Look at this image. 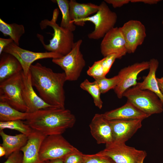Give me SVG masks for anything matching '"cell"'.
<instances>
[{
	"mask_svg": "<svg viewBox=\"0 0 163 163\" xmlns=\"http://www.w3.org/2000/svg\"><path fill=\"white\" fill-rule=\"evenodd\" d=\"M29 71L32 85L41 98L51 106L65 108V73L55 72L38 62L32 65Z\"/></svg>",
	"mask_w": 163,
	"mask_h": 163,
	"instance_id": "6da1fadb",
	"label": "cell"
},
{
	"mask_svg": "<svg viewBox=\"0 0 163 163\" xmlns=\"http://www.w3.org/2000/svg\"><path fill=\"white\" fill-rule=\"evenodd\" d=\"M75 121V115L69 110L52 107L29 113L24 122L33 130L47 136L62 134L72 127Z\"/></svg>",
	"mask_w": 163,
	"mask_h": 163,
	"instance_id": "7a4b0ae2",
	"label": "cell"
},
{
	"mask_svg": "<svg viewBox=\"0 0 163 163\" xmlns=\"http://www.w3.org/2000/svg\"><path fill=\"white\" fill-rule=\"evenodd\" d=\"M59 14V9L56 8L53 11L51 20L45 19L39 23L42 30L49 26L53 30V37L50 40L49 43H45L42 35L37 34V36L46 50L64 56L68 53L72 49L75 43L74 34L73 32L61 27L56 23Z\"/></svg>",
	"mask_w": 163,
	"mask_h": 163,
	"instance_id": "3957f363",
	"label": "cell"
},
{
	"mask_svg": "<svg viewBox=\"0 0 163 163\" xmlns=\"http://www.w3.org/2000/svg\"><path fill=\"white\" fill-rule=\"evenodd\" d=\"M123 97L142 112L150 115L163 111V105L158 96L148 90L139 89L135 86L127 90Z\"/></svg>",
	"mask_w": 163,
	"mask_h": 163,
	"instance_id": "277c9868",
	"label": "cell"
},
{
	"mask_svg": "<svg viewBox=\"0 0 163 163\" xmlns=\"http://www.w3.org/2000/svg\"><path fill=\"white\" fill-rule=\"evenodd\" d=\"M23 71L0 83V101L26 112L27 107L22 95Z\"/></svg>",
	"mask_w": 163,
	"mask_h": 163,
	"instance_id": "5b68a950",
	"label": "cell"
},
{
	"mask_svg": "<svg viewBox=\"0 0 163 163\" xmlns=\"http://www.w3.org/2000/svg\"><path fill=\"white\" fill-rule=\"evenodd\" d=\"M81 39L75 42L71 50L67 54L52 59V62L64 71L67 81L77 80L80 76L86 62L80 50Z\"/></svg>",
	"mask_w": 163,
	"mask_h": 163,
	"instance_id": "8992f818",
	"label": "cell"
},
{
	"mask_svg": "<svg viewBox=\"0 0 163 163\" xmlns=\"http://www.w3.org/2000/svg\"><path fill=\"white\" fill-rule=\"evenodd\" d=\"M99 6V9L95 14L82 21L85 24L86 21H90L94 25V30L88 35L90 39L98 40L103 37L114 27L117 21V14L110 9L104 1Z\"/></svg>",
	"mask_w": 163,
	"mask_h": 163,
	"instance_id": "52a82bcc",
	"label": "cell"
},
{
	"mask_svg": "<svg viewBox=\"0 0 163 163\" xmlns=\"http://www.w3.org/2000/svg\"><path fill=\"white\" fill-rule=\"evenodd\" d=\"M97 153L110 158L115 163H139L147 156L145 151L115 142L106 144L105 148Z\"/></svg>",
	"mask_w": 163,
	"mask_h": 163,
	"instance_id": "ba28073f",
	"label": "cell"
},
{
	"mask_svg": "<svg viewBox=\"0 0 163 163\" xmlns=\"http://www.w3.org/2000/svg\"><path fill=\"white\" fill-rule=\"evenodd\" d=\"M75 149L62 134L47 136L41 144L40 159L42 161L46 162L56 158H63Z\"/></svg>",
	"mask_w": 163,
	"mask_h": 163,
	"instance_id": "9c48e42d",
	"label": "cell"
},
{
	"mask_svg": "<svg viewBox=\"0 0 163 163\" xmlns=\"http://www.w3.org/2000/svg\"><path fill=\"white\" fill-rule=\"evenodd\" d=\"M3 52L11 54L18 60L26 76L28 74L32 63L36 60L45 58H57L62 56L52 52H38L29 51L21 48L14 42L5 47Z\"/></svg>",
	"mask_w": 163,
	"mask_h": 163,
	"instance_id": "30bf717a",
	"label": "cell"
},
{
	"mask_svg": "<svg viewBox=\"0 0 163 163\" xmlns=\"http://www.w3.org/2000/svg\"><path fill=\"white\" fill-rule=\"evenodd\" d=\"M149 68V61H143L136 63L121 69L118 74L120 78V82L113 89L118 98H121L127 90L132 86H136L139 74Z\"/></svg>",
	"mask_w": 163,
	"mask_h": 163,
	"instance_id": "8fae6325",
	"label": "cell"
},
{
	"mask_svg": "<svg viewBox=\"0 0 163 163\" xmlns=\"http://www.w3.org/2000/svg\"><path fill=\"white\" fill-rule=\"evenodd\" d=\"M119 28L126 42L127 53H134L146 37L145 26L140 21L130 20Z\"/></svg>",
	"mask_w": 163,
	"mask_h": 163,
	"instance_id": "7c38bea8",
	"label": "cell"
},
{
	"mask_svg": "<svg viewBox=\"0 0 163 163\" xmlns=\"http://www.w3.org/2000/svg\"><path fill=\"white\" fill-rule=\"evenodd\" d=\"M100 50L104 57L113 53L122 56L127 53L126 41L119 27H113L103 37L100 44Z\"/></svg>",
	"mask_w": 163,
	"mask_h": 163,
	"instance_id": "4fadbf2b",
	"label": "cell"
},
{
	"mask_svg": "<svg viewBox=\"0 0 163 163\" xmlns=\"http://www.w3.org/2000/svg\"><path fill=\"white\" fill-rule=\"evenodd\" d=\"M142 120H109L112 127L113 142L125 143L141 128Z\"/></svg>",
	"mask_w": 163,
	"mask_h": 163,
	"instance_id": "5bb4252c",
	"label": "cell"
},
{
	"mask_svg": "<svg viewBox=\"0 0 163 163\" xmlns=\"http://www.w3.org/2000/svg\"><path fill=\"white\" fill-rule=\"evenodd\" d=\"M23 97L27 107L26 113H32L40 110L55 107L45 102L37 94L34 90L30 71L27 76L22 72Z\"/></svg>",
	"mask_w": 163,
	"mask_h": 163,
	"instance_id": "9a60e30c",
	"label": "cell"
},
{
	"mask_svg": "<svg viewBox=\"0 0 163 163\" xmlns=\"http://www.w3.org/2000/svg\"><path fill=\"white\" fill-rule=\"evenodd\" d=\"M89 127L91 134L98 144H107L113 142L110 121L105 117L104 114H95Z\"/></svg>",
	"mask_w": 163,
	"mask_h": 163,
	"instance_id": "2e32d148",
	"label": "cell"
},
{
	"mask_svg": "<svg viewBox=\"0 0 163 163\" xmlns=\"http://www.w3.org/2000/svg\"><path fill=\"white\" fill-rule=\"evenodd\" d=\"M46 136L34 130L28 136L26 144L20 149L23 152L22 163H46L42 161L39 152L41 143Z\"/></svg>",
	"mask_w": 163,
	"mask_h": 163,
	"instance_id": "e0dca14e",
	"label": "cell"
},
{
	"mask_svg": "<svg viewBox=\"0 0 163 163\" xmlns=\"http://www.w3.org/2000/svg\"><path fill=\"white\" fill-rule=\"evenodd\" d=\"M108 120H143L150 116L139 110L128 101L121 107L103 113Z\"/></svg>",
	"mask_w": 163,
	"mask_h": 163,
	"instance_id": "ac0fdd59",
	"label": "cell"
},
{
	"mask_svg": "<svg viewBox=\"0 0 163 163\" xmlns=\"http://www.w3.org/2000/svg\"><path fill=\"white\" fill-rule=\"evenodd\" d=\"M69 11L72 22L78 26H83L85 24L82 21L96 13L99 9V6L88 3H80L74 0L69 1Z\"/></svg>",
	"mask_w": 163,
	"mask_h": 163,
	"instance_id": "d6986e66",
	"label": "cell"
},
{
	"mask_svg": "<svg viewBox=\"0 0 163 163\" xmlns=\"http://www.w3.org/2000/svg\"><path fill=\"white\" fill-rule=\"evenodd\" d=\"M0 56V83L23 71L21 63L13 56L3 52Z\"/></svg>",
	"mask_w": 163,
	"mask_h": 163,
	"instance_id": "ffe728a7",
	"label": "cell"
},
{
	"mask_svg": "<svg viewBox=\"0 0 163 163\" xmlns=\"http://www.w3.org/2000/svg\"><path fill=\"white\" fill-rule=\"evenodd\" d=\"M149 71L143 81L137 83L136 86L143 90H150L155 94L159 98L163 105V95L159 88L156 77V72L159 65L157 59H152L149 61Z\"/></svg>",
	"mask_w": 163,
	"mask_h": 163,
	"instance_id": "44dd1931",
	"label": "cell"
},
{
	"mask_svg": "<svg viewBox=\"0 0 163 163\" xmlns=\"http://www.w3.org/2000/svg\"><path fill=\"white\" fill-rule=\"evenodd\" d=\"M0 135L2 140V143L0 145L5 150V156L6 158L14 152L20 150L26 144L28 139L27 136L21 133L11 136L6 134L3 130H1Z\"/></svg>",
	"mask_w": 163,
	"mask_h": 163,
	"instance_id": "7402d4cb",
	"label": "cell"
},
{
	"mask_svg": "<svg viewBox=\"0 0 163 163\" xmlns=\"http://www.w3.org/2000/svg\"><path fill=\"white\" fill-rule=\"evenodd\" d=\"M0 31L4 36H9L18 46L20 39L25 32L23 25L15 23L8 24L1 18H0Z\"/></svg>",
	"mask_w": 163,
	"mask_h": 163,
	"instance_id": "603a6c76",
	"label": "cell"
},
{
	"mask_svg": "<svg viewBox=\"0 0 163 163\" xmlns=\"http://www.w3.org/2000/svg\"><path fill=\"white\" fill-rule=\"evenodd\" d=\"M29 114L19 111L5 102L0 101V122L26 120Z\"/></svg>",
	"mask_w": 163,
	"mask_h": 163,
	"instance_id": "cb8c5ba5",
	"label": "cell"
},
{
	"mask_svg": "<svg viewBox=\"0 0 163 163\" xmlns=\"http://www.w3.org/2000/svg\"><path fill=\"white\" fill-rule=\"evenodd\" d=\"M57 4L62 14L60 26L73 32L76 29L75 24L72 22L69 11V1L67 0L54 1Z\"/></svg>",
	"mask_w": 163,
	"mask_h": 163,
	"instance_id": "d4e9b609",
	"label": "cell"
},
{
	"mask_svg": "<svg viewBox=\"0 0 163 163\" xmlns=\"http://www.w3.org/2000/svg\"><path fill=\"white\" fill-rule=\"evenodd\" d=\"M80 86L91 96L95 106L99 109H101L103 102L101 98V91L97 82L95 81L93 82H90L86 79L81 83Z\"/></svg>",
	"mask_w": 163,
	"mask_h": 163,
	"instance_id": "484cf974",
	"label": "cell"
},
{
	"mask_svg": "<svg viewBox=\"0 0 163 163\" xmlns=\"http://www.w3.org/2000/svg\"><path fill=\"white\" fill-rule=\"evenodd\" d=\"M5 129L17 130L28 136L33 129L22 120H16L7 122H0V131Z\"/></svg>",
	"mask_w": 163,
	"mask_h": 163,
	"instance_id": "4316f807",
	"label": "cell"
},
{
	"mask_svg": "<svg viewBox=\"0 0 163 163\" xmlns=\"http://www.w3.org/2000/svg\"><path fill=\"white\" fill-rule=\"evenodd\" d=\"M94 80L99 87L101 94H104L110 89H114L119 83L120 79L117 75L110 78L105 77Z\"/></svg>",
	"mask_w": 163,
	"mask_h": 163,
	"instance_id": "83f0119b",
	"label": "cell"
},
{
	"mask_svg": "<svg viewBox=\"0 0 163 163\" xmlns=\"http://www.w3.org/2000/svg\"><path fill=\"white\" fill-rule=\"evenodd\" d=\"M82 163H115L110 158L97 153L94 154H84Z\"/></svg>",
	"mask_w": 163,
	"mask_h": 163,
	"instance_id": "f1b7e54d",
	"label": "cell"
},
{
	"mask_svg": "<svg viewBox=\"0 0 163 163\" xmlns=\"http://www.w3.org/2000/svg\"><path fill=\"white\" fill-rule=\"evenodd\" d=\"M87 73L94 79L105 77L101 60L95 62L92 66L89 67Z\"/></svg>",
	"mask_w": 163,
	"mask_h": 163,
	"instance_id": "f546056e",
	"label": "cell"
},
{
	"mask_svg": "<svg viewBox=\"0 0 163 163\" xmlns=\"http://www.w3.org/2000/svg\"><path fill=\"white\" fill-rule=\"evenodd\" d=\"M122 56L117 53L109 54L101 59L102 65L105 75L109 72L113 64L117 59H120Z\"/></svg>",
	"mask_w": 163,
	"mask_h": 163,
	"instance_id": "4dcf8cb0",
	"label": "cell"
},
{
	"mask_svg": "<svg viewBox=\"0 0 163 163\" xmlns=\"http://www.w3.org/2000/svg\"><path fill=\"white\" fill-rule=\"evenodd\" d=\"M83 154L77 149L67 154L63 159L64 163H82Z\"/></svg>",
	"mask_w": 163,
	"mask_h": 163,
	"instance_id": "1f68e13d",
	"label": "cell"
},
{
	"mask_svg": "<svg viewBox=\"0 0 163 163\" xmlns=\"http://www.w3.org/2000/svg\"><path fill=\"white\" fill-rule=\"evenodd\" d=\"M23 154L20 150L12 153L3 163H22Z\"/></svg>",
	"mask_w": 163,
	"mask_h": 163,
	"instance_id": "d6a6232c",
	"label": "cell"
},
{
	"mask_svg": "<svg viewBox=\"0 0 163 163\" xmlns=\"http://www.w3.org/2000/svg\"><path fill=\"white\" fill-rule=\"evenodd\" d=\"M107 3L111 4L114 8L120 7L130 2V0H105Z\"/></svg>",
	"mask_w": 163,
	"mask_h": 163,
	"instance_id": "836d02e7",
	"label": "cell"
},
{
	"mask_svg": "<svg viewBox=\"0 0 163 163\" xmlns=\"http://www.w3.org/2000/svg\"><path fill=\"white\" fill-rule=\"evenodd\" d=\"M14 42L11 38L5 39L0 38V55L2 53L3 50L5 47L11 43Z\"/></svg>",
	"mask_w": 163,
	"mask_h": 163,
	"instance_id": "e575fe53",
	"label": "cell"
},
{
	"mask_svg": "<svg viewBox=\"0 0 163 163\" xmlns=\"http://www.w3.org/2000/svg\"><path fill=\"white\" fill-rule=\"evenodd\" d=\"M161 1L160 0H130L132 3L143 2L149 5L156 4Z\"/></svg>",
	"mask_w": 163,
	"mask_h": 163,
	"instance_id": "d590c367",
	"label": "cell"
},
{
	"mask_svg": "<svg viewBox=\"0 0 163 163\" xmlns=\"http://www.w3.org/2000/svg\"><path fill=\"white\" fill-rule=\"evenodd\" d=\"M159 88L160 91L163 95V77L157 78Z\"/></svg>",
	"mask_w": 163,
	"mask_h": 163,
	"instance_id": "8d00e7d4",
	"label": "cell"
},
{
	"mask_svg": "<svg viewBox=\"0 0 163 163\" xmlns=\"http://www.w3.org/2000/svg\"><path fill=\"white\" fill-rule=\"evenodd\" d=\"M46 163H64L63 158H58L47 161Z\"/></svg>",
	"mask_w": 163,
	"mask_h": 163,
	"instance_id": "74e56055",
	"label": "cell"
},
{
	"mask_svg": "<svg viewBox=\"0 0 163 163\" xmlns=\"http://www.w3.org/2000/svg\"><path fill=\"white\" fill-rule=\"evenodd\" d=\"M5 150L4 148L0 145V157H2L5 155Z\"/></svg>",
	"mask_w": 163,
	"mask_h": 163,
	"instance_id": "f35d334b",
	"label": "cell"
},
{
	"mask_svg": "<svg viewBox=\"0 0 163 163\" xmlns=\"http://www.w3.org/2000/svg\"><path fill=\"white\" fill-rule=\"evenodd\" d=\"M144 159L142 160L139 163H143V161Z\"/></svg>",
	"mask_w": 163,
	"mask_h": 163,
	"instance_id": "ab89813d",
	"label": "cell"
},
{
	"mask_svg": "<svg viewBox=\"0 0 163 163\" xmlns=\"http://www.w3.org/2000/svg\"><path fill=\"white\" fill-rule=\"evenodd\" d=\"M162 24H163V21H162Z\"/></svg>",
	"mask_w": 163,
	"mask_h": 163,
	"instance_id": "60d3db41",
	"label": "cell"
},
{
	"mask_svg": "<svg viewBox=\"0 0 163 163\" xmlns=\"http://www.w3.org/2000/svg\"></svg>",
	"mask_w": 163,
	"mask_h": 163,
	"instance_id": "b9f144b4",
	"label": "cell"
}]
</instances>
